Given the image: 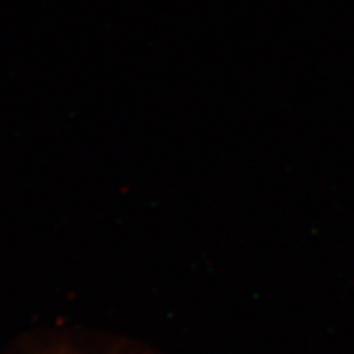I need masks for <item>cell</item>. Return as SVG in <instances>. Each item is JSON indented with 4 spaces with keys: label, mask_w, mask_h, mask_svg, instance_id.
<instances>
[{
    "label": "cell",
    "mask_w": 354,
    "mask_h": 354,
    "mask_svg": "<svg viewBox=\"0 0 354 354\" xmlns=\"http://www.w3.org/2000/svg\"><path fill=\"white\" fill-rule=\"evenodd\" d=\"M41 354H81L79 351H74L68 346H51L48 348L46 351H43Z\"/></svg>",
    "instance_id": "cell-1"
}]
</instances>
